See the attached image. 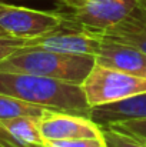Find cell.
<instances>
[{"mask_svg": "<svg viewBox=\"0 0 146 147\" xmlns=\"http://www.w3.org/2000/svg\"><path fill=\"white\" fill-rule=\"evenodd\" d=\"M0 93L14 96L50 110L88 117L90 113V106L85 97L82 84L45 76L0 71Z\"/></svg>", "mask_w": 146, "mask_h": 147, "instance_id": "obj_1", "label": "cell"}, {"mask_svg": "<svg viewBox=\"0 0 146 147\" xmlns=\"http://www.w3.org/2000/svg\"><path fill=\"white\" fill-rule=\"evenodd\" d=\"M96 63L95 56L73 54L36 46H24L0 61V71L45 76L82 84Z\"/></svg>", "mask_w": 146, "mask_h": 147, "instance_id": "obj_2", "label": "cell"}, {"mask_svg": "<svg viewBox=\"0 0 146 147\" xmlns=\"http://www.w3.org/2000/svg\"><path fill=\"white\" fill-rule=\"evenodd\" d=\"M63 10V27L99 34L126 19L138 0H54Z\"/></svg>", "mask_w": 146, "mask_h": 147, "instance_id": "obj_3", "label": "cell"}, {"mask_svg": "<svg viewBox=\"0 0 146 147\" xmlns=\"http://www.w3.org/2000/svg\"><path fill=\"white\" fill-rule=\"evenodd\" d=\"M82 89L89 106L93 107L146 92V77L95 63L83 80Z\"/></svg>", "mask_w": 146, "mask_h": 147, "instance_id": "obj_4", "label": "cell"}, {"mask_svg": "<svg viewBox=\"0 0 146 147\" xmlns=\"http://www.w3.org/2000/svg\"><path fill=\"white\" fill-rule=\"evenodd\" d=\"M62 24L59 10H36L7 3L0 9V29L12 37L35 39L60 29Z\"/></svg>", "mask_w": 146, "mask_h": 147, "instance_id": "obj_5", "label": "cell"}, {"mask_svg": "<svg viewBox=\"0 0 146 147\" xmlns=\"http://www.w3.org/2000/svg\"><path fill=\"white\" fill-rule=\"evenodd\" d=\"M39 129L46 143L52 140L103 136L102 127L90 117L57 110H50L39 119Z\"/></svg>", "mask_w": 146, "mask_h": 147, "instance_id": "obj_6", "label": "cell"}, {"mask_svg": "<svg viewBox=\"0 0 146 147\" xmlns=\"http://www.w3.org/2000/svg\"><path fill=\"white\" fill-rule=\"evenodd\" d=\"M29 45L63 53L96 56L97 50L100 47V37L85 30L62 26L60 29L50 32L48 34L30 39Z\"/></svg>", "mask_w": 146, "mask_h": 147, "instance_id": "obj_7", "label": "cell"}, {"mask_svg": "<svg viewBox=\"0 0 146 147\" xmlns=\"http://www.w3.org/2000/svg\"><path fill=\"white\" fill-rule=\"evenodd\" d=\"M95 59L97 64L146 77V53L138 47L100 37V47Z\"/></svg>", "mask_w": 146, "mask_h": 147, "instance_id": "obj_8", "label": "cell"}, {"mask_svg": "<svg viewBox=\"0 0 146 147\" xmlns=\"http://www.w3.org/2000/svg\"><path fill=\"white\" fill-rule=\"evenodd\" d=\"M89 117L100 127H106L126 120L146 119V92L113 103L93 106L90 107Z\"/></svg>", "mask_w": 146, "mask_h": 147, "instance_id": "obj_9", "label": "cell"}, {"mask_svg": "<svg viewBox=\"0 0 146 147\" xmlns=\"http://www.w3.org/2000/svg\"><path fill=\"white\" fill-rule=\"evenodd\" d=\"M96 36L138 47L146 53V19L135 9L126 19Z\"/></svg>", "mask_w": 146, "mask_h": 147, "instance_id": "obj_10", "label": "cell"}, {"mask_svg": "<svg viewBox=\"0 0 146 147\" xmlns=\"http://www.w3.org/2000/svg\"><path fill=\"white\" fill-rule=\"evenodd\" d=\"M0 124L6 127L10 133H13L20 140L37 147H45L46 142L43 140L39 129V117L33 116H22L7 120H0Z\"/></svg>", "mask_w": 146, "mask_h": 147, "instance_id": "obj_11", "label": "cell"}, {"mask_svg": "<svg viewBox=\"0 0 146 147\" xmlns=\"http://www.w3.org/2000/svg\"><path fill=\"white\" fill-rule=\"evenodd\" d=\"M49 111L50 109L24 101L10 94L0 93V120H7V119L22 117V116H33L40 119Z\"/></svg>", "mask_w": 146, "mask_h": 147, "instance_id": "obj_12", "label": "cell"}, {"mask_svg": "<svg viewBox=\"0 0 146 147\" xmlns=\"http://www.w3.org/2000/svg\"><path fill=\"white\" fill-rule=\"evenodd\" d=\"M106 129L125 133L135 139L146 140V119H136V120H126V121L115 123V124L106 126Z\"/></svg>", "mask_w": 146, "mask_h": 147, "instance_id": "obj_13", "label": "cell"}, {"mask_svg": "<svg viewBox=\"0 0 146 147\" xmlns=\"http://www.w3.org/2000/svg\"><path fill=\"white\" fill-rule=\"evenodd\" d=\"M102 130H103V136L106 139L107 147H146V143L132 136H128L125 133L106 129V127H102Z\"/></svg>", "mask_w": 146, "mask_h": 147, "instance_id": "obj_14", "label": "cell"}, {"mask_svg": "<svg viewBox=\"0 0 146 147\" xmlns=\"http://www.w3.org/2000/svg\"><path fill=\"white\" fill-rule=\"evenodd\" d=\"M46 147H107L105 136L100 137H77L65 140H52L46 143Z\"/></svg>", "mask_w": 146, "mask_h": 147, "instance_id": "obj_15", "label": "cell"}, {"mask_svg": "<svg viewBox=\"0 0 146 147\" xmlns=\"http://www.w3.org/2000/svg\"><path fill=\"white\" fill-rule=\"evenodd\" d=\"M30 39H20V37H10V36H0V61L13 54L19 49L29 45Z\"/></svg>", "mask_w": 146, "mask_h": 147, "instance_id": "obj_16", "label": "cell"}, {"mask_svg": "<svg viewBox=\"0 0 146 147\" xmlns=\"http://www.w3.org/2000/svg\"><path fill=\"white\" fill-rule=\"evenodd\" d=\"M0 147H37V146H32V144L20 140L19 137H16L13 133H10L6 127H3L0 124Z\"/></svg>", "mask_w": 146, "mask_h": 147, "instance_id": "obj_17", "label": "cell"}, {"mask_svg": "<svg viewBox=\"0 0 146 147\" xmlns=\"http://www.w3.org/2000/svg\"><path fill=\"white\" fill-rule=\"evenodd\" d=\"M136 10L146 19V0H138V6H136Z\"/></svg>", "mask_w": 146, "mask_h": 147, "instance_id": "obj_18", "label": "cell"}, {"mask_svg": "<svg viewBox=\"0 0 146 147\" xmlns=\"http://www.w3.org/2000/svg\"><path fill=\"white\" fill-rule=\"evenodd\" d=\"M0 36H7V34H6V33H4V32L0 29ZM10 37H12V36H10Z\"/></svg>", "mask_w": 146, "mask_h": 147, "instance_id": "obj_19", "label": "cell"}, {"mask_svg": "<svg viewBox=\"0 0 146 147\" xmlns=\"http://www.w3.org/2000/svg\"><path fill=\"white\" fill-rule=\"evenodd\" d=\"M3 4H4V3H3V1H0V9L3 7Z\"/></svg>", "mask_w": 146, "mask_h": 147, "instance_id": "obj_20", "label": "cell"}, {"mask_svg": "<svg viewBox=\"0 0 146 147\" xmlns=\"http://www.w3.org/2000/svg\"><path fill=\"white\" fill-rule=\"evenodd\" d=\"M138 140H141V142H143V143H146V140H142V139H138Z\"/></svg>", "mask_w": 146, "mask_h": 147, "instance_id": "obj_21", "label": "cell"}, {"mask_svg": "<svg viewBox=\"0 0 146 147\" xmlns=\"http://www.w3.org/2000/svg\"><path fill=\"white\" fill-rule=\"evenodd\" d=\"M45 147H46V146H45Z\"/></svg>", "mask_w": 146, "mask_h": 147, "instance_id": "obj_22", "label": "cell"}]
</instances>
